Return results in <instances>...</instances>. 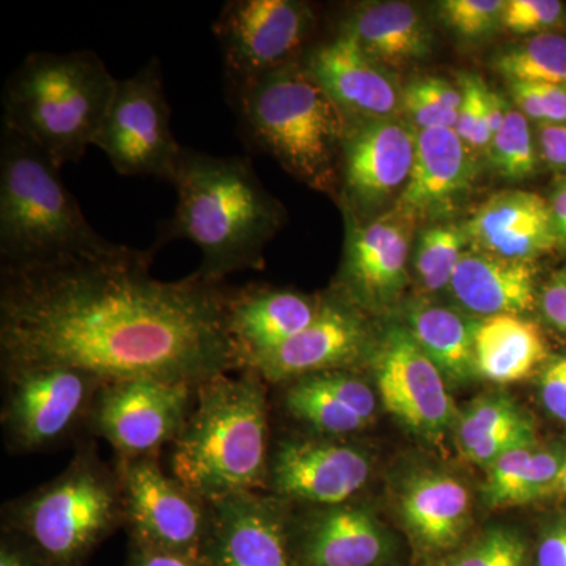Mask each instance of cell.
I'll return each mask as SVG.
<instances>
[{
    "instance_id": "obj_1",
    "label": "cell",
    "mask_w": 566,
    "mask_h": 566,
    "mask_svg": "<svg viewBox=\"0 0 566 566\" xmlns=\"http://www.w3.org/2000/svg\"><path fill=\"white\" fill-rule=\"evenodd\" d=\"M156 249L2 268V371L66 365L104 382L153 378L199 387L241 370L227 327L229 292L191 274L153 277Z\"/></svg>"
},
{
    "instance_id": "obj_2",
    "label": "cell",
    "mask_w": 566,
    "mask_h": 566,
    "mask_svg": "<svg viewBox=\"0 0 566 566\" xmlns=\"http://www.w3.org/2000/svg\"><path fill=\"white\" fill-rule=\"evenodd\" d=\"M172 186L177 207L153 249L191 241L202 251L193 275L205 282L222 283L227 275L262 268L264 245L282 226L283 212L248 158L185 148Z\"/></svg>"
},
{
    "instance_id": "obj_3",
    "label": "cell",
    "mask_w": 566,
    "mask_h": 566,
    "mask_svg": "<svg viewBox=\"0 0 566 566\" xmlns=\"http://www.w3.org/2000/svg\"><path fill=\"white\" fill-rule=\"evenodd\" d=\"M232 374L197 387L172 444V475L208 504L256 493L268 482L270 420L262 378L251 370Z\"/></svg>"
},
{
    "instance_id": "obj_4",
    "label": "cell",
    "mask_w": 566,
    "mask_h": 566,
    "mask_svg": "<svg viewBox=\"0 0 566 566\" xmlns=\"http://www.w3.org/2000/svg\"><path fill=\"white\" fill-rule=\"evenodd\" d=\"M91 226L52 163L32 142L2 128L0 136V262L2 268L43 266L118 255Z\"/></svg>"
},
{
    "instance_id": "obj_5",
    "label": "cell",
    "mask_w": 566,
    "mask_h": 566,
    "mask_svg": "<svg viewBox=\"0 0 566 566\" xmlns=\"http://www.w3.org/2000/svg\"><path fill=\"white\" fill-rule=\"evenodd\" d=\"M244 140L318 191L338 186L349 120L303 61L227 93Z\"/></svg>"
},
{
    "instance_id": "obj_6",
    "label": "cell",
    "mask_w": 566,
    "mask_h": 566,
    "mask_svg": "<svg viewBox=\"0 0 566 566\" xmlns=\"http://www.w3.org/2000/svg\"><path fill=\"white\" fill-rule=\"evenodd\" d=\"M117 84L96 52H32L6 82L2 128L62 169L95 144Z\"/></svg>"
},
{
    "instance_id": "obj_7",
    "label": "cell",
    "mask_w": 566,
    "mask_h": 566,
    "mask_svg": "<svg viewBox=\"0 0 566 566\" xmlns=\"http://www.w3.org/2000/svg\"><path fill=\"white\" fill-rule=\"evenodd\" d=\"M3 515L48 564H77L126 523L120 474L103 464L93 447H81L61 475L11 502Z\"/></svg>"
},
{
    "instance_id": "obj_8",
    "label": "cell",
    "mask_w": 566,
    "mask_h": 566,
    "mask_svg": "<svg viewBox=\"0 0 566 566\" xmlns=\"http://www.w3.org/2000/svg\"><path fill=\"white\" fill-rule=\"evenodd\" d=\"M93 145L107 156L115 172L172 185L185 147L174 136L158 59L118 81Z\"/></svg>"
},
{
    "instance_id": "obj_9",
    "label": "cell",
    "mask_w": 566,
    "mask_h": 566,
    "mask_svg": "<svg viewBox=\"0 0 566 566\" xmlns=\"http://www.w3.org/2000/svg\"><path fill=\"white\" fill-rule=\"evenodd\" d=\"M314 7L300 0H230L212 33L223 62L227 93L303 61L315 31Z\"/></svg>"
},
{
    "instance_id": "obj_10",
    "label": "cell",
    "mask_w": 566,
    "mask_h": 566,
    "mask_svg": "<svg viewBox=\"0 0 566 566\" xmlns=\"http://www.w3.org/2000/svg\"><path fill=\"white\" fill-rule=\"evenodd\" d=\"M3 376V433L18 453L61 444L81 423H88L93 401L104 385L98 376L66 365L18 368Z\"/></svg>"
},
{
    "instance_id": "obj_11",
    "label": "cell",
    "mask_w": 566,
    "mask_h": 566,
    "mask_svg": "<svg viewBox=\"0 0 566 566\" xmlns=\"http://www.w3.org/2000/svg\"><path fill=\"white\" fill-rule=\"evenodd\" d=\"M196 392V386L153 378L104 382L88 424L109 442L120 463L155 457L180 434Z\"/></svg>"
},
{
    "instance_id": "obj_12",
    "label": "cell",
    "mask_w": 566,
    "mask_h": 566,
    "mask_svg": "<svg viewBox=\"0 0 566 566\" xmlns=\"http://www.w3.org/2000/svg\"><path fill=\"white\" fill-rule=\"evenodd\" d=\"M379 398L409 431L441 442L455 430L458 411L447 381L405 324L390 326L368 354Z\"/></svg>"
},
{
    "instance_id": "obj_13",
    "label": "cell",
    "mask_w": 566,
    "mask_h": 566,
    "mask_svg": "<svg viewBox=\"0 0 566 566\" xmlns=\"http://www.w3.org/2000/svg\"><path fill=\"white\" fill-rule=\"evenodd\" d=\"M126 524L139 545L203 560L210 532V504L174 475L155 457L118 465Z\"/></svg>"
},
{
    "instance_id": "obj_14",
    "label": "cell",
    "mask_w": 566,
    "mask_h": 566,
    "mask_svg": "<svg viewBox=\"0 0 566 566\" xmlns=\"http://www.w3.org/2000/svg\"><path fill=\"white\" fill-rule=\"evenodd\" d=\"M371 468L370 453L345 439H283L270 458L266 490L285 502L348 504L367 485Z\"/></svg>"
},
{
    "instance_id": "obj_15",
    "label": "cell",
    "mask_w": 566,
    "mask_h": 566,
    "mask_svg": "<svg viewBox=\"0 0 566 566\" xmlns=\"http://www.w3.org/2000/svg\"><path fill=\"white\" fill-rule=\"evenodd\" d=\"M416 137V129L397 118L349 122L338 172L346 214L360 221L401 196L415 166Z\"/></svg>"
},
{
    "instance_id": "obj_16",
    "label": "cell",
    "mask_w": 566,
    "mask_h": 566,
    "mask_svg": "<svg viewBox=\"0 0 566 566\" xmlns=\"http://www.w3.org/2000/svg\"><path fill=\"white\" fill-rule=\"evenodd\" d=\"M348 233L338 293L359 311L385 312L408 285V262L416 219L397 210L371 221L346 214Z\"/></svg>"
},
{
    "instance_id": "obj_17",
    "label": "cell",
    "mask_w": 566,
    "mask_h": 566,
    "mask_svg": "<svg viewBox=\"0 0 566 566\" xmlns=\"http://www.w3.org/2000/svg\"><path fill=\"white\" fill-rule=\"evenodd\" d=\"M370 329L363 311L340 294L323 297L314 322L273 352L256 357L251 370L270 385H286L303 376L348 370L371 352Z\"/></svg>"
},
{
    "instance_id": "obj_18",
    "label": "cell",
    "mask_w": 566,
    "mask_h": 566,
    "mask_svg": "<svg viewBox=\"0 0 566 566\" xmlns=\"http://www.w3.org/2000/svg\"><path fill=\"white\" fill-rule=\"evenodd\" d=\"M273 494L241 493L210 504L207 566H293L285 505Z\"/></svg>"
},
{
    "instance_id": "obj_19",
    "label": "cell",
    "mask_w": 566,
    "mask_h": 566,
    "mask_svg": "<svg viewBox=\"0 0 566 566\" xmlns=\"http://www.w3.org/2000/svg\"><path fill=\"white\" fill-rule=\"evenodd\" d=\"M304 65L349 122L387 120L401 111V88L348 33L305 52Z\"/></svg>"
},
{
    "instance_id": "obj_20",
    "label": "cell",
    "mask_w": 566,
    "mask_h": 566,
    "mask_svg": "<svg viewBox=\"0 0 566 566\" xmlns=\"http://www.w3.org/2000/svg\"><path fill=\"white\" fill-rule=\"evenodd\" d=\"M463 227L474 251L504 259L534 263L558 248L549 202L523 189L494 193Z\"/></svg>"
},
{
    "instance_id": "obj_21",
    "label": "cell",
    "mask_w": 566,
    "mask_h": 566,
    "mask_svg": "<svg viewBox=\"0 0 566 566\" xmlns=\"http://www.w3.org/2000/svg\"><path fill=\"white\" fill-rule=\"evenodd\" d=\"M475 174L472 150L455 129H420L415 166L397 210L416 221L449 214L471 191Z\"/></svg>"
},
{
    "instance_id": "obj_22",
    "label": "cell",
    "mask_w": 566,
    "mask_h": 566,
    "mask_svg": "<svg viewBox=\"0 0 566 566\" xmlns=\"http://www.w3.org/2000/svg\"><path fill=\"white\" fill-rule=\"evenodd\" d=\"M322 300L294 290L251 289L229 292L227 327L240 368L303 333L318 314Z\"/></svg>"
},
{
    "instance_id": "obj_23",
    "label": "cell",
    "mask_w": 566,
    "mask_h": 566,
    "mask_svg": "<svg viewBox=\"0 0 566 566\" xmlns=\"http://www.w3.org/2000/svg\"><path fill=\"white\" fill-rule=\"evenodd\" d=\"M392 535L364 505L318 506L300 532L301 566H382L394 556Z\"/></svg>"
},
{
    "instance_id": "obj_24",
    "label": "cell",
    "mask_w": 566,
    "mask_h": 566,
    "mask_svg": "<svg viewBox=\"0 0 566 566\" xmlns=\"http://www.w3.org/2000/svg\"><path fill=\"white\" fill-rule=\"evenodd\" d=\"M400 517L422 556H452L472 526L471 493L446 472H417L401 490Z\"/></svg>"
},
{
    "instance_id": "obj_25",
    "label": "cell",
    "mask_w": 566,
    "mask_h": 566,
    "mask_svg": "<svg viewBox=\"0 0 566 566\" xmlns=\"http://www.w3.org/2000/svg\"><path fill=\"white\" fill-rule=\"evenodd\" d=\"M283 405L316 436L344 439L374 423L378 395L348 370L323 371L286 382Z\"/></svg>"
},
{
    "instance_id": "obj_26",
    "label": "cell",
    "mask_w": 566,
    "mask_h": 566,
    "mask_svg": "<svg viewBox=\"0 0 566 566\" xmlns=\"http://www.w3.org/2000/svg\"><path fill=\"white\" fill-rule=\"evenodd\" d=\"M449 290L460 307L483 318L527 314L539 296L534 263L474 249L461 256Z\"/></svg>"
},
{
    "instance_id": "obj_27",
    "label": "cell",
    "mask_w": 566,
    "mask_h": 566,
    "mask_svg": "<svg viewBox=\"0 0 566 566\" xmlns=\"http://www.w3.org/2000/svg\"><path fill=\"white\" fill-rule=\"evenodd\" d=\"M338 31L348 33L385 69H405L427 61L433 51V33L412 3H359L342 20Z\"/></svg>"
},
{
    "instance_id": "obj_28",
    "label": "cell",
    "mask_w": 566,
    "mask_h": 566,
    "mask_svg": "<svg viewBox=\"0 0 566 566\" xmlns=\"http://www.w3.org/2000/svg\"><path fill=\"white\" fill-rule=\"evenodd\" d=\"M549 360L545 334L523 315L479 319L475 368L479 378L497 385L524 381Z\"/></svg>"
},
{
    "instance_id": "obj_29",
    "label": "cell",
    "mask_w": 566,
    "mask_h": 566,
    "mask_svg": "<svg viewBox=\"0 0 566 566\" xmlns=\"http://www.w3.org/2000/svg\"><path fill=\"white\" fill-rule=\"evenodd\" d=\"M479 319L444 305L419 301L408 308L409 333L444 376L447 385L463 386L479 378L475 329Z\"/></svg>"
},
{
    "instance_id": "obj_30",
    "label": "cell",
    "mask_w": 566,
    "mask_h": 566,
    "mask_svg": "<svg viewBox=\"0 0 566 566\" xmlns=\"http://www.w3.org/2000/svg\"><path fill=\"white\" fill-rule=\"evenodd\" d=\"M493 69L506 82H531L566 87V36H528L494 55Z\"/></svg>"
},
{
    "instance_id": "obj_31",
    "label": "cell",
    "mask_w": 566,
    "mask_h": 566,
    "mask_svg": "<svg viewBox=\"0 0 566 566\" xmlns=\"http://www.w3.org/2000/svg\"><path fill=\"white\" fill-rule=\"evenodd\" d=\"M465 245L464 227L458 223H436L422 230L416 244L415 271L423 293L449 289Z\"/></svg>"
},
{
    "instance_id": "obj_32",
    "label": "cell",
    "mask_w": 566,
    "mask_h": 566,
    "mask_svg": "<svg viewBox=\"0 0 566 566\" xmlns=\"http://www.w3.org/2000/svg\"><path fill=\"white\" fill-rule=\"evenodd\" d=\"M461 88L442 77L427 76L412 81L401 92V112L420 129H453L461 107Z\"/></svg>"
},
{
    "instance_id": "obj_33",
    "label": "cell",
    "mask_w": 566,
    "mask_h": 566,
    "mask_svg": "<svg viewBox=\"0 0 566 566\" xmlns=\"http://www.w3.org/2000/svg\"><path fill=\"white\" fill-rule=\"evenodd\" d=\"M488 155L495 172L509 180H526L536 172L539 155L531 122L512 104L504 126L491 140Z\"/></svg>"
},
{
    "instance_id": "obj_34",
    "label": "cell",
    "mask_w": 566,
    "mask_h": 566,
    "mask_svg": "<svg viewBox=\"0 0 566 566\" xmlns=\"http://www.w3.org/2000/svg\"><path fill=\"white\" fill-rule=\"evenodd\" d=\"M446 566H535L534 549L516 528L494 526L455 551Z\"/></svg>"
},
{
    "instance_id": "obj_35",
    "label": "cell",
    "mask_w": 566,
    "mask_h": 566,
    "mask_svg": "<svg viewBox=\"0 0 566 566\" xmlns=\"http://www.w3.org/2000/svg\"><path fill=\"white\" fill-rule=\"evenodd\" d=\"M527 412L510 395L494 392L480 395L464 406L458 415L455 430L457 447L461 455L488 436L497 433L506 424L523 419Z\"/></svg>"
},
{
    "instance_id": "obj_36",
    "label": "cell",
    "mask_w": 566,
    "mask_h": 566,
    "mask_svg": "<svg viewBox=\"0 0 566 566\" xmlns=\"http://www.w3.org/2000/svg\"><path fill=\"white\" fill-rule=\"evenodd\" d=\"M566 463V441H539L512 506L527 505L557 493Z\"/></svg>"
},
{
    "instance_id": "obj_37",
    "label": "cell",
    "mask_w": 566,
    "mask_h": 566,
    "mask_svg": "<svg viewBox=\"0 0 566 566\" xmlns=\"http://www.w3.org/2000/svg\"><path fill=\"white\" fill-rule=\"evenodd\" d=\"M439 17L464 40H483L502 25L505 0H444Z\"/></svg>"
},
{
    "instance_id": "obj_38",
    "label": "cell",
    "mask_w": 566,
    "mask_h": 566,
    "mask_svg": "<svg viewBox=\"0 0 566 566\" xmlns=\"http://www.w3.org/2000/svg\"><path fill=\"white\" fill-rule=\"evenodd\" d=\"M539 439L534 442H527L510 452L504 453L486 469V482L483 485V502L490 509H502V506H512L513 495L517 486L523 482L524 475L534 457L536 446Z\"/></svg>"
},
{
    "instance_id": "obj_39",
    "label": "cell",
    "mask_w": 566,
    "mask_h": 566,
    "mask_svg": "<svg viewBox=\"0 0 566 566\" xmlns=\"http://www.w3.org/2000/svg\"><path fill=\"white\" fill-rule=\"evenodd\" d=\"M513 104L538 126L566 125V87L531 82H506Z\"/></svg>"
},
{
    "instance_id": "obj_40",
    "label": "cell",
    "mask_w": 566,
    "mask_h": 566,
    "mask_svg": "<svg viewBox=\"0 0 566 566\" xmlns=\"http://www.w3.org/2000/svg\"><path fill=\"white\" fill-rule=\"evenodd\" d=\"M502 25L527 39L557 33L566 28V7L558 0H505Z\"/></svg>"
},
{
    "instance_id": "obj_41",
    "label": "cell",
    "mask_w": 566,
    "mask_h": 566,
    "mask_svg": "<svg viewBox=\"0 0 566 566\" xmlns=\"http://www.w3.org/2000/svg\"><path fill=\"white\" fill-rule=\"evenodd\" d=\"M461 107L455 133L472 151H488L493 134L486 122L488 87L482 77L468 74L461 80Z\"/></svg>"
},
{
    "instance_id": "obj_42",
    "label": "cell",
    "mask_w": 566,
    "mask_h": 566,
    "mask_svg": "<svg viewBox=\"0 0 566 566\" xmlns=\"http://www.w3.org/2000/svg\"><path fill=\"white\" fill-rule=\"evenodd\" d=\"M538 394L547 415L566 424V353L547 360L539 370Z\"/></svg>"
},
{
    "instance_id": "obj_43",
    "label": "cell",
    "mask_w": 566,
    "mask_h": 566,
    "mask_svg": "<svg viewBox=\"0 0 566 566\" xmlns=\"http://www.w3.org/2000/svg\"><path fill=\"white\" fill-rule=\"evenodd\" d=\"M535 566H566V510L546 517L534 547Z\"/></svg>"
},
{
    "instance_id": "obj_44",
    "label": "cell",
    "mask_w": 566,
    "mask_h": 566,
    "mask_svg": "<svg viewBox=\"0 0 566 566\" xmlns=\"http://www.w3.org/2000/svg\"><path fill=\"white\" fill-rule=\"evenodd\" d=\"M543 318L557 333L566 335V273L558 271L543 286L538 296Z\"/></svg>"
},
{
    "instance_id": "obj_45",
    "label": "cell",
    "mask_w": 566,
    "mask_h": 566,
    "mask_svg": "<svg viewBox=\"0 0 566 566\" xmlns=\"http://www.w3.org/2000/svg\"><path fill=\"white\" fill-rule=\"evenodd\" d=\"M538 155L551 170L566 175V125L538 126Z\"/></svg>"
},
{
    "instance_id": "obj_46",
    "label": "cell",
    "mask_w": 566,
    "mask_h": 566,
    "mask_svg": "<svg viewBox=\"0 0 566 566\" xmlns=\"http://www.w3.org/2000/svg\"><path fill=\"white\" fill-rule=\"evenodd\" d=\"M134 566H207V564L200 558L181 556V554L169 553V551L139 545V554H137Z\"/></svg>"
},
{
    "instance_id": "obj_47",
    "label": "cell",
    "mask_w": 566,
    "mask_h": 566,
    "mask_svg": "<svg viewBox=\"0 0 566 566\" xmlns=\"http://www.w3.org/2000/svg\"><path fill=\"white\" fill-rule=\"evenodd\" d=\"M547 202H549L551 214H553L558 248L564 249L566 245V175L556 182Z\"/></svg>"
},
{
    "instance_id": "obj_48",
    "label": "cell",
    "mask_w": 566,
    "mask_h": 566,
    "mask_svg": "<svg viewBox=\"0 0 566 566\" xmlns=\"http://www.w3.org/2000/svg\"><path fill=\"white\" fill-rule=\"evenodd\" d=\"M510 103L506 102L501 93L490 91L486 92V122L490 126L493 137L499 133V129L504 126L506 114H509Z\"/></svg>"
},
{
    "instance_id": "obj_49",
    "label": "cell",
    "mask_w": 566,
    "mask_h": 566,
    "mask_svg": "<svg viewBox=\"0 0 566 566\" xmlns=\"http://www.w3.org/2000/svg\"><path fill=\"white\" fill-rule=\"evenodd\" d=\"M0 566H31V564L20 549L3 543L2 553H0Z\"/></svg>"
},
{
    "instance_id": "obj_50",
    "label": "cell",
    "mask_w": 566,
    "mask_h": 566,
    "mask_svg": "<svg viewBox=\"0 0 566 566\" xmlns=\"http://www.w3.org/2000/svg\"><path fill=\"white\" fill-rule=\"evenodd\" d=\"M558 494L564 495L566 497V463L564 468V472H562L560 485H558Z\"/></svg>"
},
{
    "instance_id": "obj_51",
    "label": "cell",
    "mask_w": 566,
    "mask_h": 566,
    "mask_svg": "<svg viewBox=\"0 0 566 566\" xmlns=\"http://www.w3.org/2000/svg\"><path fill=\"white\" fill-rule=\"evenodd\" d=\"M562 271H564V273H566V266L562 268Z\"/></svg>"
},
{
    "instance_id": "obj_52",
    "label": "cell",
    "mask_w": 566,
    "mask_h": 566,
    "mask_svg": "<svg viewBox=\"0 0 566 566\" xmlns=\"http://www.w3.org/2000/svg\"><path fill=\"white\" fill-rule=\"evenodd\" d=\"M564 249H565V251H566V245H565V248H564Z\"/></svg>"
}]
</instances>
